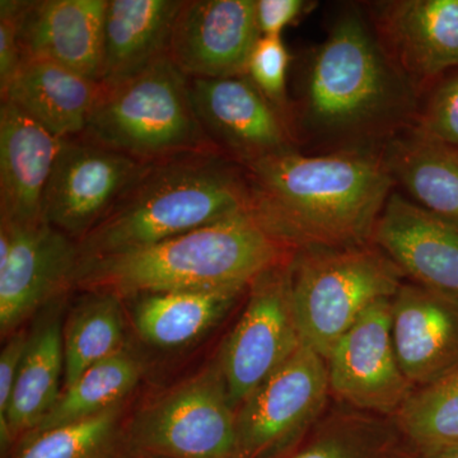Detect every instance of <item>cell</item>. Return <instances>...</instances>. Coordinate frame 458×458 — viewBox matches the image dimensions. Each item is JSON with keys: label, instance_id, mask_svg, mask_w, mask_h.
I'll list each match as a JSON object with an SVG mask.
<instances>
[{"label": "cell", "instance_id": "1", "mask_svg": "<svg viewBox=\"0 0 458 458\" xmlns=\"http://www.w3.org/2000/svg\"><path fill=\"white\" fill-rule=\"evenodd\" d=\"M250 213L291 251L372 242L396 185L381 149L282 150L243 165Z\"/></svg>", "mask_w": 458, "mask_h": 458}, {"label": "cell", "instance_id": "2", "mask_svg": "<svg viewBox=\"0 0 458 458\" xmlns=\"http://www.w3.org/2000/svg\"><path fill=\"white\" fill-rule=\"evenodd\" d=\"M419 90L397 71L357 9L336 18L310 54L293 111L295 140L342 149H382L412 128Z\"/></svg>", "mask_w": 458, "mask_h": 458}, {"label": "cell", "instance_id": "3", "mask_svg": "<svg viewBox=\"0 0 458 458\" xmlns=\"http://www.w3.org/2000/svg\"><path fill=\"white\" fill-rule=\"evenodd\" d=\"M246 170L216 152L148 162L104 219L81 241V261L170 240L250 212Z\"/></svg>", "mask_w": 458, "mask_h": 458}, {"label": "cell", "instance_id": "4", "mask_svg": "<svg viewBox=\"0 0 458 458\" xmlns=\"http://www.w3.org/2000/svg\"><path fill=\"white\" fill-rule=\"evenodd\" d=\"M292 254L245 212L155 245L81 261L74 284L119 297L245 291Z\"/></svg>", "mask_w": 458, "mask_h": 458}, {"label": "cell", "instance_id": "5", "mask_svg": "<svg viewBox=\"0 0 458 458\" xmlns=\"http://www.w3.org/2000/svg\"><path fill=\"white\" fill-rule=\"evenodd\" d=\"M82 135L141 162L222 153L195 114L189 78L168 55L120 82L99 84Z\"/></svg>", "mask_w": 458, "mask_h": 458}, {"label": "cell", "instance_id": "6", "mask_svg": "<svg viewBox=\"0 0 458 458\" xmlns=\"http://www.w3.org/2000/svg\"><path fill=\"white\" fill-rule=\"evenodd\" d=\"M403 271L376 243L295 251L292 301L303 345L327 360L336 343L373 304L393 300Z\"/></svg>", "mask_w": 458, "mask_h": 458}, {"label": "cell", "instance_id": "7", "mask_svg": "<svg viewBox=\"0 0 458 458\" xmlns=\"http://www.w3.org/2000/svg\"><path fill=\"white\" fill-rule=\"evenodd\" d=\"M293 254L252 280L242 316L223 348L219 370L236 411L302 346L292 301Z\"/></svg>", "mask_w": 458, "mask_h": 458}, {"label": "cell", "instance_id": "8", "mask_svg": "<svg viewBox=\"0 0 458 458\" xmlns=\"http://www.w3.org/2000/svg\"><path fill=\"white\" fill-rule=\"evenodd\" d=\"M328 394L327 360L302 344L237 410V458L284 450L318 420Z\"/></svg>", "mask_w": 458, "mask_h": 458}, {"label": "cell", "instance_id": "9", "mask_svg": "<svg viewBox=\"0 0 458 458\" xmlns=\"http://www.w3.org/2000/svg\"><path fill=\"white\" fill-rule=\"evenodd\" d=\"M134 441L140 450L165 458H237V411L221 370L181 386L141 415Z\"/></svg>", "mask_w": 458, "mask_h": 458}, {"label": "cell", "instance_id": "10", "mask_svg": "<svg viewBox=\"0 0 458 458\" xmlns=\"http://www.w3.org/2000/svg\"><path fill=\"white\" fill-rule=\"evenodd\" d=\"M147 164L84 135L62 140L45 190L42 219L80 243Z\"/></svg>", "mask_w": 458, "mask_h": 458}, {"label": "cell", "instance_id": "11", "mask_svg": "<svg viewBox=\"0 0 458 458\" xmlns=\"http://www.w3.org/2000/svg\"><path fill=\"white\" fill-rule=\"evenodd\" d=\"M80 245L47 222L0 221V331L14 330L36 310L74 284Z\"/></svg>", "mask_w": 458, "mask_h": 458}, {"label": "cell", "instance_id": "12", "mask_svg": "<svg viewBox=\"0 0 458 458\" xmlns=\"http://www.w3.org/2000/svg\"><path fill=\"white\" fill-rule=\"evenodd\" d=\"M327 364L330 394L360 411L394 417L417 390L394 351L391 300L367 310L334 346Z\"/></svg>", "mask_w": 458, "mask_h": 458}, {"label": "cell", "instance_id": "13", "mask_svg": "<svg viewBox=\"0 0 458 458\" xmlns=\"http://www.w3.org/2000/svg\"><path fill=\"white\" fill-rule=\"evenodd\" d=\"M189 92L210 140L242 167L295 148L291 123L246 75L189 78Z\"/></svg>", "mask_w": 458, "mask_h": 458}, {"label": "cell", "instance_id": "14", "mask_svg": "<svg viewBox=\"0 0 458 458\" xmlns=\"http://www.w3.org/2000/svg\"><path fill=\"white\" fill-rule=\"evenodd\" d=\"M260 38L255 0H183L168 56L188 78L242 77Z\"/></svg>", "mask_w": 458, "mask_h": 458}, {"label": "cell", "instance_id": "15", "mask_svg": "<svg viewBox=\"0 0 458 458\" xmlns=\"http://www.w3.org/2000/svg\"><path fill=\"white\" fill-rule=\"evenodd\" d=\"M373 9L377 38L415 89L458 66V0H394Z\"/></svg>", "mask_w": 458, "mask_h": 458}, {"label": "cell", "instance_id": "16", "mask_svg": "<svg viewBox=\"0 0 458 458\" xmlns=\"http://www.w3.org/2000/svg\"><path fill=\"white\" fill-rule=\"evenodd\" d=\"M372 242L412 282L458 297V219L430 212L394 191Z\"/></svg>", "mask_w": 458, "mask_h": 458}, {"label": "cell", "instance_id": "17", "mask_svg": "<svg viewBox=\"0 0 458 458\" xmlns=\"http://www.w3.org/2000/svg\"><path fill=\"white\" fill-rule=\"evenodd\" d=\"M391 333L401 369L415 388L458 369V297L403 283L391 300Z\"/></svg>", "mask_w": 458, "mask_h": 458}, {"label": "cell", "instance_id": "18", "mask_svg": "<svg viewBox=\"0 0 458 458\" xmlns=\"http://www.w3.org/2000/svg\"><path fill=\"white\" fill-rule=\"evenodd\" d=\"M105 8L106 0H26L22 59L49 60L99 83Z\"/></svg>", "mask_w": 458, "mask_h": 458}, {"label": "cell", "instance_id": "19", "mask_svg": "<svg viewBox=\"0 0 458 458\" xmlns=\"http://www.w3.org/2000/svg\"><path fill=\"white\" fill-rule=\"evenodd\" d=\"M62 140L8 101L0 106V218L11 225L44 222L45 190Z\"/></svg>", "mask_w": 458, "mask_h": 458}, {"label": "cell", "instance_id": "20", "mask_svg": "<svg viewBox=\"0 0 458 458\" xmlns=\"http://www.w3.org/2000/svg\"><path fill=\"white\" fill-rule=\"evenodd\" d=\"M183 0H106L99 84L131 78L165 55Z\"/></svg>", "mask_w": 458, "mask_h": 458}, {"label": "cell", "instance_id": "21", "mask_svg": "<svg viewBox=\"0 0 458 458\" xmlns=\"http://www.w3.org/2000/svg\"><path fill=\"white\" fill-rule=\"evenodd\" d=\"M99 83L56 63L23 59L2 101H8L60 140L86 131Z\"/></svg>", "mask_w": 458, "mask_h": 458}, {"label": "cell", "instance_id": "22", "mask_svg": "<svg viewBox=\"0 0 458 458\" xmlns=\"http://www.w3.org/2000/svg\"><path fill=\"white\" fill-rule=\"evenodd\" d=\"M381 155L394 183L403 186L412 201L458 219V147L429 140L410 128L388 140Z\"/></svg>", "mask_w": 458, "mask_h": 458}, {"label": "cell", "instance_id": "23", "mask_svg": "<svg viewBox=\"0 0 458 458\" xmlns=\"http://www.w3.org/2000/svg\"><path fill=\"white\" fill-rule=\"evenodd\" d=\"M63 334L60 318L53 316L29 336L7 417L0 424L3 451L18 434L31 433L59 399L60 377H64Z\"/></svg>", "mask_w": 458, "mask_h": 458}, {"label": "cell", "instance_id": "24", "mask_svg": "<svg viewBox=\"0 0 458 458\" xmlns=\"http://www.w3.org/2000/svg\"><path fill=\"white\" fill-rule=\"evenodd\" d=\"M242 292L140 294L134 309V325L147 343L161 348H176L212 327Z\"/></svg>", "mask_w": 458, "mask_h": 458}, {"label": "cell", "instance_id": "25", "mask_svg": "<svg viewBox=\"0 0 458 458\" xmlns=\"http://www.w3.org/2000/svg\"><path fill=\"white\" fill-rule=\"evenodd\" d=\"M140 375V361L126 352L98 361L63 388L53 409L27 436L78 423L114 408L137 386Z\"/></svg>", "mask_w": 458, "mask_h": 458}, {"label": "cell", "instance_id": "26", "mask_svg": "<svg viewBox=\"0 0 458 458\" xmlns=\"http://www.w3.org/2000/svg\"><path fill=\"white\" fill-rule=\"evenodd\" d=\"M63 337L66 387L98 361L123 351V316L119 295L90 292L74 310Z\"/></svg>", "mask_w": 458, "mask_h": 458}, {"label": "cell", "instance_id": "27", "mask_svg": "<svg viewBox=\"0 0 458 458\" xmlns=\"http://www.w3.org/2000/svg\"><path fill=\"white\" fill-rule=\"evenodd\" d=\"M394 418L418 447L458 442V369L417 388Z\"/></svg>", "mask_w": 458, "mask_h": 458}, {"label": "cell", "instance_id": "28", "mask_svg": "<svg viewBox=\"0 0 458 458\" xmlns=\"http://www.w3.org/2000/svg\"><path fill=\"white\" fill-rule=\"evenodd\" d=\"M119 406L78 423L27 436L14 458H111Z\"/></svg>", "mask_w": 458, "mask_h": 458}, {"label": "cell", "instance_id": "29", "mask_svg": "<svg viewBox=\"0 0 458 458\" xmlns=\"http://www.w3.org/2000/svg\"><path fill=\"white\" fill-rule=\"evenodd\" d=\"M378 427L363 415L335 414L293 458H375Z\"/></svg>", "mask_w": 458, "mask_h": 458}, {"label": "cell", "instance_id": "30", "mask_svg": "<svg viewBox=\"0 0 458 458\" xmlns=\"http://www.w3.org/2000/svg\"><path fill=\"white\" fill-rule=\"evenodd\" d=\"M289 65L291 54L282 36H261L250 56L246 77L278 108L293 129V108L286 93Z\"/></svg>", "mask_w": 458, "mask_h": 458}, {"label": "cell", "instance_id": "31", "mask_svg": "<svg viewBox=\"0 0 458 458\" xmlns=\"http://www.w3.org/2000/svg\"><path fill=\"white\" fill-rule=\"evenodd\" d=\"M412 129L429 140L458 147V73L433 90Z\"/></svg>", "mask_w": 458, "mask_h": 458}, {"label": "cell", "instance_id": "32", "mask_svg": "<svg viewBox=\"0 0 458 458\" xmlns=\"http://www.w3.org/2000/svg\"><path fill=\"white\" fill-rule=\"evenodd\" d=\"M25 2L26 0L0 2V93L7 89L23 60L20 22Z\"/></svg>", "mask_w": 458, "mask_h": 458}, {"label": "cell", "instance_id": "33", "mask_svg": "<svg viewBox=\"0 0 458 458\" xmlns=\"http://www.w3.org/2000/svg\"><path fill=\"white\" fill-rule=\"evenodd\" d=\"M304 0H255V16L261 36H282L312 7Z\"/></svg>", "mask_w": 458, "mask_h": 458}, {"label": "cell", "instance_id": "34", "mask_svg": "<svg viewBox=\"0 0 458 458\" xmlns=\"http://www.w3.org/2000/svg\"><path fill=\"white\" fill-rule=\"evenodd\" d=\"M27 343L29 336L26 334H17L12 336L0 355V424L4 423L7 417Z\"/></svg>", "mask_w": 458, "mask_h": 458}, {"label": "cell", "instance_id": "35", "mask_svg": "<svg viewBox=\"0 0 458 458\" xmlns=\"http://www.w3.org/2000/svg\"><path fill=\"white\" fill-rule=\"evenodd\" d=\"M419 448L421 450L420 458H458V442Z\"/></svg>", "mask_w": 458, "mask_h": 458}]
</instances>
